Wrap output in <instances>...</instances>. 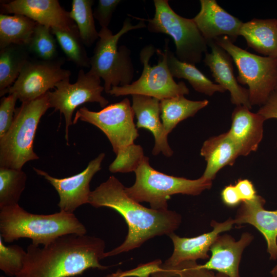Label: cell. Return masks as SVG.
<instances>
[{
	"label": "cell",
	"mask_w": 277,
	"mask_h": 277,
	"mask_svg": "<svg viewBox=\"0 0 277 277\" xmlns=\"http://www.w3.org/2000/svg\"><path fill=\"white\" fill-rule=\"evenodd\" d=\"M125 187L111 175L91 192L89 204L95 208L108 207L120 214L128 228L122 244L105 252V258L140 247L156 236L169 235L180 226L182 217L174 211H160L145 207L130 198Z\"/></svg>",
	"instance_id": "1"
},
{
	"label": "cell",
	"mask_w": 277,
	"mask_h": 277,
	"mask_svg": "<svg viewBox=\"0 0 277 277\" xmlns=\"http://www.w3.org/2000/svg\"><path fill=\"white\" fill-rule=\"evenodd\" d=\"M105 247L102 239L86 234L65 235L43 247L31 243L15 277H72L90 268L106 270L109 266L100 263L105 258Z\"/></svg>",
	"instance_id": "2"
},
{
	"label": "cell",
	"mask_w": 277,
	"mask_h": 277,
	"mask_svg": "<svg viewBox=\"0 0 277 277\" xmlns=\"http://www.w3.org/2000/svg\"><path fill=\"white\" fill-rule=\"evenodd\" d=\"M0 232L7 243L28 238L33 245L45 246L65 235H85L87 230L74 213L33 214L18 204L0 209Z\"/></svg>",
	"instance_id": "3"
},
{
	"label": "cell",
	"mask_w": 277,
	"mask_h": 277,
	"mask_svg": "<svg viewBox=\"0 0 277 277\" xmlns=\"http://www.w3.org/2000/svg\"><path fill=\"white\" fill-rule=\"evenodd\" d=\"M134 172L135 181L131 187H125L126 193L136 202L149 203L151 208L160 211L168 210V201L171 195H198L212 185V181L202 175L190 180L162 173L150 166L146 156Z\"/></svg>",
	"instance_id": "4"
},
{
	"label": "cell",
	"mask_w": 277,
	"mask_h": 277,
	"mask_svg": "<svg viewBox=\"0 0 277 277\" xmlns=\"http://www.w3.org/2000/svg\"><path fill=\"white\" fill-rule=\"evenodd\" d=\"M49 108L47 93L23 102L15 109L12 125L0 137V167L21 170L26 163L39 159L33 150V142L39 121Z\"/></svg>",
	"instance_id": "5"
},
{
	"label": "cell",
	"mask_w": 277,
	"mask_h": 277,
	"mask_svg": "<svg viewBox=\"0 0 277 277\" xmlns=\"http://www.w3.org/2000/svg\"><path fill=\"white\" fill-rule=\"evenodd\" d=\"M146 27L144 21L133 25L127 18L116 34H113L108 28H101L98 32V40L90 57L89 71L103 79L106 93L112 87L130 84L134 75L130 50L124 45L117 46L120 37L129 31Z\"/></svg>",
	"instance_id": "6"
},
{
	"label": "cell",
	"mask_w": 277,
	"mask_h": 277,
	"mask_svg": "<svg viewBox=\"0 0 277 277\" xmlns=\"http://www.w3.org/2000/svg\"><path fill=\"white\" fill-rule=\"evenodd\" d=\"M153 3V17L135 18L148 22L147 26L150 32L170 36L175 45V56L180 61L194 65L200 63L203 54L207 52L208 43L193 19L177 14L167 0H154Z\"/></svg>",
	"instance_id": "7"
},
{
	"label": "cell",
	"mask_w": 277,
	"mask_h": 277,
	"mask_svg": "<svg viewBox=\"0 0 277 277\" xmlns=\"http://www.w3.org/2000/svg\"><path fill=\"white\" fill-rule=\"evenodd\" d=\"M143 69L140 77L130 84L112 87L110 95L120 96L139 94L161 101L189 93L183 82L176 83L169 71L166 52L152 45L144 47L140 53Z\"/></svg>",
	"instance_id": "8"
},
{
	"label": "cell",
	"mask_w": 277,
	"mask_h": 277,
	"mask_svg": "<svg viewBox=\"0 0 277 277\" xmlns=\"http://www.w3.org/2000/svg\"><path fill=\"white\" fill-rule=\"evenodd\" d=\"M214 41L231 56L238 70V83L248 86L251 106L264 105L277 87V58L249 52L227 36Z\"/></svg>",
	"instance_id": "9"
},
{
	"label": "cell",
	"mask_w": 277,
	"mask_h": 277,
	"mask_svg": "<svg viewBox=\"0 0 277 277\" xmlns=\"http://www.w3.org/2000/svg\"><path fill=\"white\" fill-rule=\"evenodd\" d=\"M135 115L128 98L107 105L100 111L89 110L86 107L77 110L73 124L78 120L90 123L102 131L110 141L114 152L134 144L138 136L134 123Z\"/></svg>",
	"instance_id": "10"
},
{
	"label": "cell",
	"mask_w": 277,
	"mask_h": 277,
	"mask_svg": "<svg viewBox=\"0 0 277 277\" xmlns=\"http://www.w3.org/2000/svg\"><path fill=\"white\" fill-rule=\"evenodd\" d=\"M104 90L101 78L89 71L81 69L75 83L71 84L69 78L58 82L54 90L47 92L50 108L59 111L65 119V138L68 142L69 127L73 124V112L79 106L88 102L98 103L102 108L106 107L109 101L102 93Z\"/></svg>",
	"instance_id": "11"
},
{
	"label": "cell",
	"mask_w": 277,
	"mask_h": 277,
	"mask_svg": "<svg viewBox=\"0 0 277 277\" xmlns=\"http://www.w3.org/2000/svg\"><path fill=\"white\" fill-rule=\"evenodd\" d=\"M64 63L62 58L52 61L29 58L8 93L16 95L22 103L44 95L54 89L58 82L70 77V71L62 68Z\"/></svg>",
	"instance_id": "12"
},
{
	"label": "cell",
	"mask_w": 277,
	"mask_h": 277,
	"mask_svg": "<svg viewBox=\"0 0 277 277\" xmlns=\"http://www.w3.org/2000/svg\"><path fill=\"white\" fill-rule=\"evenodd\" d=\"M105 156L101 153L91 161L81 172L62 179L49 175L41 169L33 168L35 172L44 177L58 193L60 201L58 206L60 211L73 213L80 206L89 204L91 193L90 183L95 174L101 169V164Z\"/></svg>",
	"instance_id": "13"
},
{
	"label": "cell",
	"mask_w": 277,
	"mask_h": 277,
	"mask_svg": "<svg viewBox=\"0 0 277 277\" xmlns=\"http://www.w3.org/2000/svg\"><path fill=\"white\" fill-rule=\"evenodd\" d=\"M2 14L25 15L38 24L50 28H77L69 12L57 0H14L1 5Z\"/></svg>",
	"instance_id": "14"
},
{
	"label": "cell",
	"mask_w": 277,
	"mask_h": 277,
	"mask_svg": "<svg viewBox=\"0 0 277 277\" xmlns=\"http://www.w3.org/2000/svg\"><path fill=\"white\" fill-rule=\"evenodd\" d=\"M234 224V219L229 217L222 223L212 220L210 226L212 230L195 237H180L174 232L171 233L168 236L172 241L173 251L163 263L174 266L184 262L209 259L208 252L216 238L221 233L231 230Z\"/></svg>",
	"instance_id": "15"
},
{
	"label": "cell",
	"mask_w": 277,
	"mask_h": 277,
	"mask_svg": "<svg viewBox=\"0 0 277 277\" xmlns=\"http://www.w3.org/2000/svg\"><path fill=\"white\" fill-rule=\"evenodd\" d=\"M254 239L253 235L243 232L238 241L228 234H219L211 245V256L201 268L215 270L229 277H240L239 265L244 249Z\"/></svg>",
	"instance_id": "16"
},
{
	"label": "cell",
	"mask_w": 277,
	"mask_h": 277,
	"mask_svg": "<svg viewBox=\"0 0 277 277\" xmlns=\"http://www.w3.org/2000/svg\"><path fill=\"white\" fill-rule=\"evenodd\" d=\"M199 12L192 19L208 42L228 36L234 43L240 35L243 22L228 13L215 0H201Z\"/></svg>",
	"instance_id": "17"
},
{
	"label": "cell",
	"mask_w": 277,
	"mask_h": 277,
	"mask_svg": "<svg viewBox=\"0 0 277 277\" xmlns=\"http://www.w3.org/2000/svg\"><path fill=\"white\" fill-rule=\"evenodd\" d=\"M207 43L211 52L205 54L204 62L209 67L215 82L229 91L233 104L245 106L251 109L248 89L239 84L234 74L231 56L214 40Z\"/></svg>",
	"instance_id": "18"
},
{
	"label": "cell",
	"mask_w": 277,
	"mask_h": 277,
	"mask_svg": "<svg viewBox=\"0 0 277 277\" xmlns=\"http://www.w3.org/2000/svg\"><path fill=\"white\" fill-rule=\"evenodd\" d=\"M265 200L258 195L250 201L243 202L238 208L234 224H249L255 227L264 237L270 259H277V210L264 208Z\"/></svg>",
	"instance_id": "19"
},
{
	"label": "cell",
	"mask_w": 277,
	"mask_h": 277,
	"mask_svg": "<svg viewBox=\"0 0 277 277\" xmlns=\"http://www.w3.org/2000/svg\"><path fill=\"white\" fill-rule=\"evenodd\" d=\"M250 110L245 106H236L232 113L231 127L227 131L240 156H247L255 151L263 137L265 120L258 112L253 113Z\"/></svg>",
	"instance_id": "20"
},
{
	"label": "cell",
	"mask_w": 277,
	"mask_h": 277,
	"mask_svg": "<svg viewBox=\"0 0 277 277\" xmlns=\"http://www.w3.org/2000/svg\"><path fill=\"white\" fill-rule=\"evenodd\" d=\"M132 107L137 119V128H144L152 133L154 145L152 153L156 155L160 153L167 157L173 154V150L168 142V136L164 133L161 120L160 101L151 96L132 95Z\"/></svg>",
	"instance_id": "21"
},
{
	"label": "cell",
	"mask_w": 277,
	"mask_h": 277,
	"mask_svg": "<svg viewBox=\"0 0 277 277\" xmlns=\"http://www.w3.org/2000/svg\"><path fill=\"white\" fill-rule=\"evenodd\" d=\"M200 154L207 162L202 176L211 181L224 167L232 166L240 156L238 148L227 132L206 140Z\"/></svg>",
	"instance_id": "22"
},
{
	"label": "cell",
	"mask_w": 277,
	"mask_h": 277,
	"mask_svg": "<svg viewBox=\"0 0 277 277\" xmlns=\"http://www.w3.org/2000/svg\"><path fill=\"white\" fill-rule=\"evenodd\" d=\"M248 46L265 56L277 58V19L253 18L243 23L240 31Z\"/></svg>",
	"instance_id": "23"
},
{
	"label": "cell",
	"mask_w": 277,
	"mask_h": 277,
	"mask_svg": "<svg viewBox=\"0 0 277 277\" xmlns=\"http://www.w3.org/2000/svg\"><path fill=\"white\" fill-rule=\"evenodd\" d=\"M168 45V41L166 40L164 51L166 53L169 71L173 77L186 80L195 91L209 96H212L216 92L224 93L226 91L221 86L213 83L194 65L180 61L169 49Z\"/></svg>",
	"instance_id": "24"
},
{
	"label": "cell",
	"mask_w": 277,
	"mask_h": 277,
	"mask_svg": "<svg viewBox=\"0 0 277 277\" xmlns=\"http://www.w3.org/2000/svg\"><path fill=\"white\" fill-rule=\"evenodd\" d=\"M209 104L207 100L191 101L180 95L160 101L161 119L166 136L182 121L193 116Z\"/></svg>",
	"instance_id": "25"
},
{
	"label": "cell",
	"mask_w": 277,
	"mask_h": 277,
	"mask_svg": "<svg viewBox=\"0 0 277 277\" xmlns=\"http://www.w3.org/2000/svg\"><path fill=\"white\" fill-rule=\"evenodd\" d=\"M37 23L21 14L0 15V49L11 45L27 46Z\"/></svg>",
	"instance_id": "26"
},
{
	"label": "cell",
	"mask_w": 277,
	"mask_h": 277,
	"mask_svg": "<svg viewBox=\"0 0 277 277\" xmlns=\"http://www.w3.org/2000/svg\"><path fill=\"white\" fill-rule=\"evenodd\" d=\"M26 46L11 45L0 51V96L8 93L29 59Z\"/></svg>",
	"instance_id": "27"
},
{
	"label": "cell",
	"mask_w": 277,
	"mask_h": 277,
	"mask_svg": "<svg viewBox=\"0 0 277 277\" xmlns=\"http://www.w3.org/2000/svg\"><path fill=\"white\" fill-rule=\"evenodd\" d=\"M92 0H73L70 18L75 23L80 38L85 46H91L99 38L92 9Z\"/></svg>",
	"instance_id": "28"
},
{
	"label": "cell",
	"mask_w": 277,
	"mask_h": 277,
	"mask_svg": "<svg viewBox=\"0 0 277 277\" xmlns=\"http://www.w3.org/2000/svg\"><path fill=\"white\" fill-rule=\"evenodd\" d=\"M26 181L22 169L0 167V209L18 204Z\"/></svg>",
	"instance_id": "29"
},
{
	"label": "cell",
	"mask_w": 277,
	"mask_h": 277,
	"mask_svg": "<svg viewBox=\"0 0 277 277\" xmlns=\"http://www.w3.org/2000/svg\"><path fill=\"white\" fill-rule=\"evenodd\" d=\"M67 59L81 67H90L85 45L82 41L77 28L68 30L58 28H51Z\"/></svg>",
	"instance_id": "30"
},
{
	"label": "cell",
	"mask_w": 277,
	"mask_h": 277,
	"mask_svg": "<svg viewBox=\"0 0 277 277\" xmlns=\"http://www.w3.org/2000/svg\"><path fill=\"white\" fill-rule=\"evenodd\" d=\"M56 43L51 28L37 23L27 47L38 59L52 61L57 58Z\"/></svg>",
	"instance_id": "31"
},
{
	"label": "cell",
	"mask_w": 277,
	"mask_h": 277,
	"mask_svg": "<svg viewBox=\"0 0 277 277\" xmlns=\"http://www.w3.org/2000/svg\"><path fill=\"white\" fill-rule=\"evenodd\" d=\"M0 236V269L9 276H16L22 271L27 251L17 245L6 246Z\"/></svg>",
	"instance_id": "32"
},
{
	"label": "cell",
	"mask_w": 277,
	"mask_h": 277,
	"mask_svg": "<svg viewBox=\"0 0 277 277\" xmlns=\"http://www.w3.org/2000/svg\"><path fill=\"white\" fill-rule=\"evenodd\" d=\"M151 277H229L227 275L212 270L201 268L196 261L184 262L174 266L162 265L159 271L153 273Z\"/></svg>",
	"instance_id": "33"
},
{
	"label": "cell",
	"mask_w": 277,
	"mask_h": 277,
	"mask_svg": "<svg viewBox=\"0 0 277 277\" xmlns=\"http://www.w3.org/2000/svg\"><path fill=\"white\" fill-rule=\"evenodd\" d=\"M116 155L109 166L112 173L134 172L145 156L142 147L134 143L121 150Z\"/></svg>",
	"instance_id": "34"
},
{
	"label": "cell",
	"mask_w": 277,
	"mask_h": 277,
	"mask_svg": "<svg viewBox=\"0 0 277 277\" xmlns=\"http://www.w3.org/2000/svg\"><path fill=\"white\" fill-rule=\"evenodd\" d=\"M18 100L16 95L9 94L1 100L0 137L4 136L12 124L15 112V104Z\"/></svg>",
	"instance_id": "35"
},
{
	"label": "cell",
	"mask_w": 277,
	"mask_h": 277,
	"mask_svg": "<svg viewBox=\"0 0 277 277\" xmlns=\"http://www.w3.org/2000/svg\"><path fill=\"white\" fill-rule=\"evenodd\" d=\"M162 261L157 259L151 262L139 264L134 268L127 270L118 269L115 272L104 277H150L162 269Z\"/></svg>",
	"instance_id": "36"
},
{
	"label": "cell",
	"mask_w": 277,
	"mask_h": 277,
	"mask_svg": "<svg viewBox=\"0 0 277 277\" xmlns=\"http://www.w3.org/2000/svg\"><path fill=\"white\" fill-rule=\"evenodd\" d=\"M121 2L120 0H99L93 12L101 28H108L113 13Z\"/></svg>",
	"instance_id": "37"
},
{
	"label": "cell",
	"mask_w": 277,
	"mask_h": 277,
	"mask_svg": "<svg viewBox=\"0 0 277 277\" xmlns=\"http://www.w3.org/2000/svg\"><path fill=\"white\" fill-rule=\"evenodd\" d=\"M234 185L242 202L252 200L257 195L253 184L248 179H239Z\"/></svg>",
	"instance_id": "38"
},
{
	"label": "cell",
	"mask_w": 277,
	"mask_h": 277,
	"mask_svg": "<svg viewBox=\"0 0 277 277\" xmlns=\"http://www.w3.org/2000/svg\"><path fill=\"white\" fill-rule=\"evenodd\" d=\"M221 197L224 205L228 207H235L242 203V200L235 185L232 184L226 186L223 189Z\"/></svg>",
	"instance_id": "39"
},
{
	"label": "cell",
	"mask_w": 277,
	"mask_h": 277,
	"mask_svg": "<svg viewBox=\"0 0 277 277\" xmlns=\"http://www.w3.org/2000/svg\"><path fill=\"white\" fill-rule=\"evenodd\" d=\"M258 113L265 120L277 118V90L273 92L266 103L259 109Z\"/></svg>",
	"instance_id": "40"
},
{
	"label": "cell",
	"mask_w": 277,
	"mask_h": 277,
	"mask_svg": "<svg viewBox=\"0 0 277 277\" xmlns=\"http://www.w3.org/2000/svg\"><path fill=\"white\" fill-rule=\"evenodd\" d=\"M270 273L272 277H277V264L271 270Z\"/></svg>",
	"instance_id": "41"
},
{
	"label": "cell",
	"mask_w": 277,
	"mask_h": 277,
	"mask_svg": "<svg viewBox=\"0 0 277 277\" xmlns=\"http://www.w3.org/2000/svg\"><path fill=\"white\" fill-rule=\"evenodd\" d=\"M277 90V87H276V90Z\"/></svg>",
	"instance_id": "42"
}]
</instances>
